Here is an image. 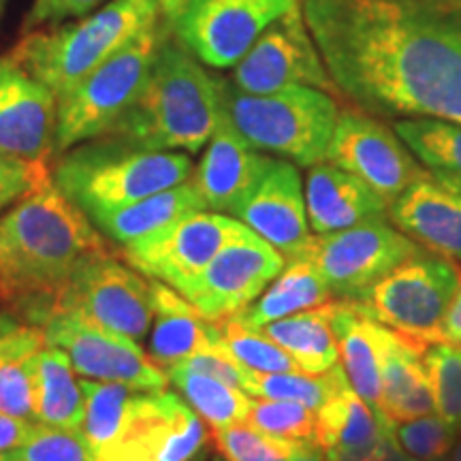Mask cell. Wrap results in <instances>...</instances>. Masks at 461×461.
<instances>
[{
  "label": "cell",
  "mask_w": 461,
  "mask_h": 461,
  "mask_svg": "<svg viewBox=\"0 0 461 461\" xmlns=\"http://www.w3.org/2000/svg\"><path fill=\"white\" fill-rule=\"evenodd\" d=\"M461 285V267L451 258L419 248L412 257L367 288L357 303L423 353L442 342V322Z\"/></svg>",
  "instance_id": "obj_8"
},
{
  "label": "cell",
  "mask_w": 461,
  "mask_h": 461,
  "mask_svg": "<svg viewBox=\"0 0 461 461\" xmlns=\"http://www.w3.org/2000/svg\"><path fill=\"white\" fill-rule=\"evenodd\" d=\"M333 302V299H331ZM331 302L265 325V336L282 346L299 370L305 374H325L338 366V339L331 327Z\"/></svg>",
  "instance_id": "obj_30"
},
{
  "label": "cell",
  "mask_w": 461,
  "mask_h": 461,
  "mask_svg": "<svg viewBox=\"0 0 461 461\" xmlns=\"http://www.w3.org/2000/svg\"><path fill=\"white\" fill-rule=\"evenodd\" d=\"M331 327L338 339V353L342 357V370L350 387L374 412H378L380 363H383V339L380 322L350 299H333Z\"/></svg>",
  "instance_id": "obj_23"
},
{
  "label": "cell",
  "mask_w": 461,
  "mask_h": 461,
  "mask_svg": "<svg viewBox=\"0 0 461 461\" xmlns=\"http://www.w3.org/2000/svg\"><path fill=\"white\" fill-rule=\"evenodd\" d=\"M246 423L288 442H314L316 438V411L299 402L257 397L250 402Z\"/></svg>",
  "instance_id": "obj_38"
},
{
  "label": "cell",
  "mask_w": 461,
  "mask_h": 461,
  "mask_svg": "<svg viewBox=\"0 0 461 461\" xmlns=\"http://www.w3.org/2000/svg\"><path fill=\"white\" fill-rule=\"evenodd\" d=\"M154 297V330L149 357L157 366L169 367L214 346L212 321L165 282L149 278Z\"/></svg>",
  "instance_id": "obj_26"
},
{
  "label": "cell",
  "mask_w": 461,
  "mask_h": 461,
  "mask_svg": "<svg viewBox=\"0 0 461 461\" xmlns=\"http://www.w3.org/2000/svg\"><path fill=\"white\" fill-rule=\"evenodd\" d=\"M177 366H184L188 367V370L207 374V376L222 380V383L244 391V393L252 376V370H248V367L235 361L227 350L221 348V346H210L207 350H201V353L188 357L186 361L177 363Z\"/></svg>",
  "instance_id": "obj_43"
},
{
  "label": "cell",
  "mask_w": 461,
  "mask_h": 461,
  "mask_svg": "<svg viewBox=\"0 0 461 461\" xmlns=\"http://www.w3.org/2000/svg\"><path fill=\"white\" fill-rule=\"evenodd\" d=\"M14 325H15V322L11 321L9 316H3V314H0V333L7 331V330H11V327H14Z\"/></svg>",
  "instance_id": "obj_50"
},
{
  "label": "cell",
  "mask_w": 461,
  "mask_h": 461,
  "mask_svg": "<svg viewBox=\"0 0 461 461\" xmlns=\"http://www.w3.org/2000/svg\"><path fill=\"white\" fill-rule=\"evenodd\" d=\"M203 210L205 203L197 186L193 180H188L167 188L163 193L149 194L146 199L120 207V210L99 212V214L90 216V221L103 230L105 238L131 248L157 238L186 216Z\"/></svg>",
  "instance_id": "obj_25"
},
{
  "label": "cell",
  "mask_w": 461,
  "mask_h": 461,
  "mask_svg": "<svg viewBox=\"0 0 461 461\" xmlns=\"http://www.w3.org/2000/svg\"><path fill=\"white\" fill-rule=\"evenodd\" d=\"M32 420H24L11 417L7 412H0V461L5 459V455L14 451L26 440V436L31 434Z\"/></svg>",
  "instance_id": "obj_46"
},
{
  "label": "cell",
  "mask_w": 461,
  "mask_h": 461,
  "mask_svg": "<svg viewBox=\"0 0 461 461\" xmlns=\"http://www.w3.org/2000/svg\"><path fill=\"white\" fill-rule=\"evenodd\" d=\"M169 383L177 387L184 400L212 429L227 428L233 423H244L250 411V395L230 384L216 380L207 374L188 370L184 366H173L167 372Z\"/></svg>",
  "instance_id": "obj_33"
},
{
  "label": "cell",
  "mask_w": 461,
  "mask_h": 461,
  "mask_svg": "<svg viewBox=\"0 0 461 461\" xmlns=\"http://www.w3.org/2000/svg\"><path fill=\"white\" fill-rule=\"evenodd\" d=\"M383 339V363H380L378 412L391 423H403L425 414L436 412V402L431 395L428 374H425L420 350L389 327H380Z\"/></svg>",
  "instance_id": "obj_24"
},
{
  "label": "cell",
  "mask_w": 461,
  "mask_h": 461,
  "mask_svg": "<svg viewBox=\"0 0 461 461\" xmlns=\"http://www.w3.org/2000/svg\"><path fill=\"white\" fill-rule=\"evenodd\" d=\"M45 342L68 357L75 374L103 383H124L141 391L165 389L167 372L135 339L107 331L75 314L51 316L41 325Z\"/></svg>",
  "instance_id": "obj_15"
},
{
  "label": "cell",
  "mask_w": 461,
  "mask_h": 461,
  "mask_svg": "<svg viewBox=\"0 0 461 461\" xmlns=\"http://www.w3.org/2000/svg\"><path fill=\"white\" fill-rule=\"evenodd\" d=\"M325 160L353 173L389 205L428 173L393 129L361 109L338 113Z\"/></svg>",
  "instance_id": "obj_12"
},
{
  "label": "cell",
  "mask_w": 461,
  "mask_h": 461,
  "mask_svg": "<svg viewBox=\"0 0 461 461\" xmlns=\"http://www.w3.org/2000/svg\"><path fill=\"white\" fill-rule=\"evenodd\" d=\"M221 461H222V459H221Z\"/></svg>",
  "instance_id": "obj_54"
},
{
  "label": "cell",
  "mask_w": 461,
  "mask_h": 461,
  "mask_svg": "<svg viewBox=\"0 0 461 461\" xmlns=\"http://www.w3.org/2000/svg\"><path fill=\"white\" fill-rule=\"evenodd\" d=\"M3 461H92V448L79 431L32 423L26 440Z\"/></svg>",
  "instance_id": "obj_40"
},
{
  "label": "cell",
  "mask_w": 461,
  "mask_h": 461,
  "mask_svg": "<svg viewBox=\"0 0 461 461\" xmlns=\"http://www.w3.org/2000/svg\"><path fill=\"white\" fill-rule=\"evenodd\" d=\"M451 461H461V436L457 438V442H455V447L451 451Z\"/></svg>",
  "instance_id": "obj_51"
},
{
  "label": "cell",
  "mask_w": 461,
  "mask_h": 461,
  "mask_svg": "<svg viewBox=\"0 0 461 461\" xmlns=\"http://www.w3.org/2000/svg\"><path fill=\"white\" fill-rule=\"evenodd\" d=\"M285 265L280 250L246 227L216 252L182 295L207 321L229 319L255 302Z\"/></svg>",
  "instance_id": "obj_13"
},
{
  "label": "cell",
  "mask_w": 461,
  "mask_h": 461,
  "mask_svg": "<svg viewBox=\"0 0 461 461\" xmlns=\"http://www.w3.org/2000/svg\"><path fill=\"white\" fill-rule=\"evenodd\" d=\"M50 176V163H28L0 152V216Z\"/></svg>",
  "instance_id": "obj_42"
},
{
  "label": "cell",
  "mask_w": 461,
  "mask_h": 461,
  "mask_svg": "<svg viewBox=\"0 0 461 461\" xmlns=\"http://www.w3.org/2000/svg\"><path fill=\"white\" fill-rule=\"evenodd\" d=\"M7 3H9V0H0V17H3L5 7H7Z\"/></svg>",
  "instance_id": "obj_52"
},
{
  "label": "cell",
  "mask_w": 461,
  "mask_h": 461,
  "mask_svg": "<svg viewBox=\"0 0 461 461\" xmlns=\"http://www.w3.org/2000/svg\"><path fill=\"white\" fill-rule=\"evenodd\" d=\"M210 440L222 461H291L297 445L263 434L246 420L212 429Z\"/></svg>",
  "instance_id": "obj_39"
},
{
  "label": "cell",
  "mask_w": 461,
  "mask_h": 461,
  "mask_svg": "<svg viewBox=\"0 0 461 461\" xmlns=\"http://www.w3.org/2000/svg\"><path fill=\"white\" fill-rule=\"evenodd\" d=\"M193 171L184 152L143 149L105 135L62 152L51 177L65 197L95 216L188 182Z\"/></svg>",
  "instance_id": "obj_4"
},
{
  "label": "cell",
  "mask_w": 461,
  "mask_h": 461,
  "mask_svg": "<svg viewBox=\"0 0 461 461\" xmlns=\"http://www.w3.org/2000/svg\"><path fill=\"white\" fill-rule=\"evenodd\" d=\"M212 336L214 346L233 357L235 361L252 372L280 374V372H302L297 361L286 353L282 346L265 336L263 331L248 330L233 316L222 321H212Z\"/></svg>",
  "instance_id": "obj_34"
},
{
  "label": "cell",
  "mask_w": 461,
  "mask_h": 461,
  "mask_svg": "<svg viewBox=\"0 0 461 461\" xmlns=\"http://www.w3.org/2000/svg\"><path fill=\"white\" fill-rule=\"evenodd\" d=\"M302 0H163L171 37L210 68H233Z\"/></svg>",
  "instance_id": "obj_9"
},
{
  "label": "cell",
  "mask_w": 461,
  "mask_h": 461,
  "mask_svg": "<svg viewBox=\"0 0 461 461\" xmlns=\"http://www.w3.org/2000/svg\"><path fill=\"white\" fill-rule=\"evenodd\" d=\"M269 158L272 157H265L235 131L222 109L221 120L205 143L203 158L190 180L197 186L205 210L233 214L235 207L255 188Z\"/></svg>",
  "instance_id": "obj_21"
},
{
  "label": "cell",
  "mask_w": 461,
  "mask_h": 461,
  "mask_svg": "<svg viewBox=\"0 0 461 461\" xmlns=\"http://www.w3.org/2000/svg\"><path fill=\"white\" fill-rule=\"evenodd\" d=\"M169 37L165 15L107 58L88 77L58 99L54 154L107 135L146 86L160 43Z\"/></svg>",
  "instance_id": "obj_7"
},
{
  "label": "cell",
  "mask_w": 461,
  "mask_h": 461,
  "mask_svg": "<svg viewBox=\"0 0 461 461\" xmlns=\"http://www.w3.org/2000/svg\"><path fill=\"white\" fill-rule=\"evenodd\" d=\"M86 395L68 357L48 344L39 355L34 420L65 429H82Z\"/></svg>",
  "instance_id": "obj_31"
},
{
  "label": "cell",
  "mask_w": 461,
  "mask_h": 461,
  "mask_svg": "<svg viewBox=\"0 0 461 461\" xmlns=\"http://www.w3.org/2000/svg\"><path fill=\"white\" fill-rule=\"evenodd\" d=\"M389 221L420 248L461 261V177L429 169L389 205Z\"/></svg>",
  "instance_id": "obj_20"
},
{
  "label": "cell",
  "mask_w": 461,
  "mask_h": 461,
  "mask_svg": "<svg viewBox=\"0 0 461 461\" xmlns=\"http://www.w3.org/2000/svg\"><path fill=\"white\" fill-rule=\"evenodd\" d=\"M420 361L434 395L436 414L461 429V344L447 339L428 344Z\"/></svg>",
  "instance_id": "obj_37"
},
{
  "label": "cell",
  "mask_w": 461,
  "mask_h": 461,
  "mask_svg": "<svg viewBox=\"0 0 461 461\" xmlns=\"http://www.w3.org/2000/svg\"><path fill=\"white\" fill-rule=\"evenodd\" d=\"M457 428L447 423L440 414H425V417L393 423L395 440L400 442L403 453L414 461L447 459L457 442Z\"/></svg>",
  "instance_id": "obj_41"
},
{
  "label": "cell",
  "mask_w": 461,
  "mask_h": 461,
  "mask_svg": "<svg viewBox=\"0 0 461 461\" xmlns=\"http://www.w3.org/2000/svg\"><path fill=\"white\" fill-rule=\"evenodd\" d=\"M302 14L361 112L461 124V0H302Z\"/></svg>",
  "instance_id": "obj_1"
},
{
  "label": "cell",
  "mask_w": 461,
  "mask_h": 461,
  "mask_svg": "<svg viewBox=\"0 0 461 461\" xmlns=\"http://www.w3.org/2000/svg\"><path fill=\"white\" fill-rule=\"evenodd\" d=\"M58 314H75L137 342L154 319L152 285L118 250L109 252L77 269L45 321Z\"/></svg>",
  "instance_id": "obj_10"
},
{
  "label": "cell",
  "mask_w": 461,
  "mask_h": 461,
  "mask_svg": "<svg viewBox=\"0 0 461 461\" xmlns=\"http://www.w3.org/2000/svg\"><path fill=\"white\" fill-rule=\"evenodd\" d=\"M210 442L203 419L171 391H140L129 428L112 448L152 461H199Z\"/></svg>",
  "instance_id": "obj_19"
},
{
  "label": "cell",
  "mask_w": 461,
  "mask_h": 461,
  "mask_svg": "<svg viewBox=\"0 0 461 461\" xmlns=\"http://www.w3.org/2000/svg\"><path fill=\"white\" fill-rule=\"evenodd\" d=\"M327 453V451H325ZM330 461H414L403 453L400 442L395 440L393 434V423H387L384 434L380 436V440L374 442L370 447L363 448H350V451H330L327 453Z\"/></svg>",
  "instance_id": "obj_45"
},
{
  "label": "cell",
  "mask_w": 461,
  "mask_h": 461,
  "mask_svg": "<svg viewBox=\"0 0 461 461\" xmlns=\"http://www.w3.org/2000/svg\"><path fill=\"white\" fill-rule=\"evenodd\" d=\"M109 252L90 216L45 177L0 216V308L41 327L77 269Z\"/></svg>",
  "instance_id": "obj_2"
},
{
  "label": "cell",
  "mask_w": 461,
  "mask_h": 461,
  "mask_svg": "<svg viewBox=\"0 0 461 461\" xmlns=\"http://www.w3.org/2000/svg\"><path fill=\"white\" fill-rule=\"evenodd\" d=\"M291 461H330L327 453L316 442H297Z\"/></svg>",
  "instance_id": "obj_48"
},
{
  "label": "cell",
  "mask_w": 461,
  "mask_h": 461,
  "mask_svg": "<svg viewBox=\"0 0 461 461\" xmlns=\"http://www.w3.org/2000/svg\"><path fill=\"white\" fill-rule=\"evenodd\" d=\"M417 241L387 221L316 235L299 258H308L338 299L357 302L391 269L419 250Z\"/></svg>",
  "instance_id": "obj_11"
},
{
  "label": "cell",
  "mask_w": 461,
  "mask_h": 461,
  "mask_svg": "<svg viewBox=\"0 0 461 461\" xmlns=\"http://www.w3.org/2000/svg\"><path fill=\"white\" fill-rule=\"evenodd\" d=\"M442 339L461 344V285L457 295L453 297L451 305H448L445 322H442Z\"/></svg>",
  "instance_id": "obj_47"
},
{
  "label": "cell",
  "mask_w": 461,
  "mask_h": 461,
  "mask_svg": "<svg viewBox=\"0 0 461 461\" xmlns=\"http://www.w3.org/2000/svg\"><path fill=\"white\" fill-rule=\"evenodd\" d=\"M393 131L428 169L461 177V124L431 118L397 120Z\"/></svg>",
  "instance_id": "obj_35"
},
{
  "label": "cell",
  "mask_w": 461,
  "mask_h": 461,
  "mask_svg": "<svg viewBox=\"0 0 461 461\" xmlns=\"http://www.w3.org/2000/svg\"><path fill=\"white\" fill-rule=\"evenodd\" d=\"M303 194L310 229L316 235L389 221V203L376 190L327 160L310 167Z\"/></svg>",
  "instance_id": "obj_22"
},
{
  "label": "cell",
  "mask_w": 461,
  "mask_h": 461,
  "mask_svg": "<svg viewBox=\"0 0 461 461\" xmlns=\"http://www.w3.org/2000/svg\"><path fill=\"white\" fill-rule=\"evenodd\" d=\"M203 67L169 32L141 95L107 137L158 152H199L222 113L221 79Z\"/></svg>",
  "instance_id": "obj_3"
},
{
  "label": "cell",
  "mask_w": 461,
  "mask_h": 461,
  "mask_svg": "<svg viewBox=\"0 0 461 461\" xmlns=\"http://www.w3.org/2000/svg\"><path fill=\"white\" fill-rule=\"evenodd\" d=\"M221 95L230 124L258 152L299 167L325 160L339 113L330 92L293 86L272 95H248L221 79Z\"/></svg>",
  "instance_id": "obj_6"
},
{
  "label": "cell",
  "mask_w": 461,
  "mask_h": 461,
  "mask_svg": "<svg viewBox=\"0 0 461 461\" xmlns=\"http://www.w3.org/2000/svg\"><path fill=\"white\" fill-rule=\"evenodd\" d=\"M233 216L280 250L286 261L302 257L312 241L302 176L291 160L269 158L263 176L235 207Z\"/></svg>",
  "instance_id": "obj_18"
},
{
  "label": "cell",
  "mask_w": 461,
  "mask_h": 461,
  "mask_svg": "<svg viewBox=\"0 0 461 461\" xmlns=\"http://www.w3.org/2000/svg\"><path fill=\"white\" fill-rule=\"evenodd\" d=\"M45 346L41 327L28 322L0 333V412L34 420L37 366Z\"/></svg>",
  "instance_id": "obj_28"
},
{
  "label": "cell",
  "mask_w": 461,
  "mask_h": 461,
  "mask_svg": "<svg viewBox=\"0 0 461 461\" xmlns=\"http://www.w3.org/2000/svg\"><path fill=\"white\" fill-rule=\"evenodd\" d=\"M86 395L84 423L79 434L86 438L92 453L105 451L120 442L129 428L131 414L141 389L124 383L79 380Z\"/></svg>",
  "instance_id": "obj_32"
},
{
  "label": "cell",
  "mask_w": 461,
  "mask_h": 461,
  "mask_svg": "<svg viewBox=\"0 0 461 461\" xmlns=\"http://www.w3.org/2000/svg\"><path fill=\"white\" fill-rule=\"evenodd\" d=\"M389 419L376 414L355 393L348 378L316 411L314 442L322 451H350L370 447L384 434Z\"/></svg>",
  "instance_id": "obj_29"
},
{
  "label": "cell",
  "mask_w": 461,
  "mask_h": 461,
  "mask_svg": "<svg viewBox=\"0 0 461 461\" xmlns=\"http://www.w3.org/2000/svg\"><path fill=\"white\" fill-rule=\"evenodd\" d=\"M229 82L248 95H272L293 86L336 90L305 26L302 5L265 28L233 67Z\"/></svg>",
  "instance_id": "obj_14"
},
{
  "label": "cell",
  "mask_w": 461,
  "mask_h": 461,
  "mask_svg": "<svg viewBox=\"0 0 461 461\" xmlns=\"http://www.w3.org/2000/svg\"><path fill=\"white\" fill-rule=\"evenodd\" d=\"M160 15L163 0H107L68 24L28 31L9 56L62 99Z\"/></svg>",
  "instance_id": "obj_5"
},
{
  "label": "cell",
  "mask_w": 461,
  "mask_h": 461,
  "mask_svg": "<svg viewBox=\"0 0 461 461\" xmlns=\"http://www.w3.org/2000/svg\"><path fill=\"white\" fill-rule=\"evenodd\" d=\"M344 380L346 374L342 370V366L331 367V370L325 374L252 372L246 393L250 397H265V400L299 402L310 406L312 411H319L322 403L336 393Z\"/></svg>",
  "instance_id": "obj_36"
},
{
  "label": "cell",
  "mask_w": 461,
  "mask_h": 461,
  "mask_svg": "<svg viewBox=\"0 0 461 461\" xmlns=\"http://www.w3.org/2000/svg\"><path fill=\"white\" fill-rule=\"evenodd\" d=\"M333 295L322 280L319 269L308 258H293L285 269L269 282V286L248 308L233 319L248 330H263L269 322L286 319V316L308 312L319 305L331 302Z\"/></svg>",
  "instance_id": "obj_27"
},
{
  "label": "cell",
  "mask_w": 461,
  "mask_h": 461,
  "mask_svg": "<svg viewBox=\"0 0 461 461\" xmlns=\"http://www.w3.org/2000/svg\"><path fill=\"white\" fill-rule=\"evenodd\" d=\"M246 229L244 222L216 212H194L157 238L124 248L137 272L182 293L207 267L216 252Z\"/></svg>",
  "instance_id": "obj_16"
},
{
  "label": "cell",
  "mask_w": 461,
  "mask_h": 461,
  "mask_svg": "<svg viewBox=\"0 0 461 461\" xmlns=\"http://www.w3.org/2000/svg\"><path fill=\"white\" fill-rule=\"evenodd\" d=\"M92 461H152V459L137 457V455L120 451V448H105V451L92 453Z\"/></svg>",
  "instance_id": "obj_49"
},
{
  "label": "cell",
  "mask_w": 461,
  "mask_h": 461,
  "mask_svg": "<svg viewBox=\"0 0 461 461\" xmlns=\"http://www.w3.org/2000/svg\"><path fill=\"white\" fill-rule=\"evenodd\" d=\"M58 96L11 56L0 58V152L50 163L56 143Z\"/></svg>",
  "instance_id": "obj_17"
},
{
  "label": "cell",
  "mask_w": 461,
  "mask_h": 461,
  "mask_svg": "<svg viewBox=\"0 0 461 461\" xmlns=\"http://www.w3.org/2000/svg\"><path fill=\"white\" fill-rule=\"evenodd\" d=\"M107 0H34L32 9L26 15V31L39 26L65 24L73 17H84L105 5Z\"/></svg>",
  "instance_id": "obj_44"
},
{
  "label": "cell",
  "mask_w": 461,
  "mask_h": 461,
  "mask_svg": "<svg viewBox=\"0 0 461 461\" xmlns=\"http://www.w3.org/2000/svg\"><path fill=\"white\" fill-rule=\"evenodd\" d=\"M436 461H447V459H436Z\"/></svg>",
  "instance_id": "obj_53"
}]
</instances>
